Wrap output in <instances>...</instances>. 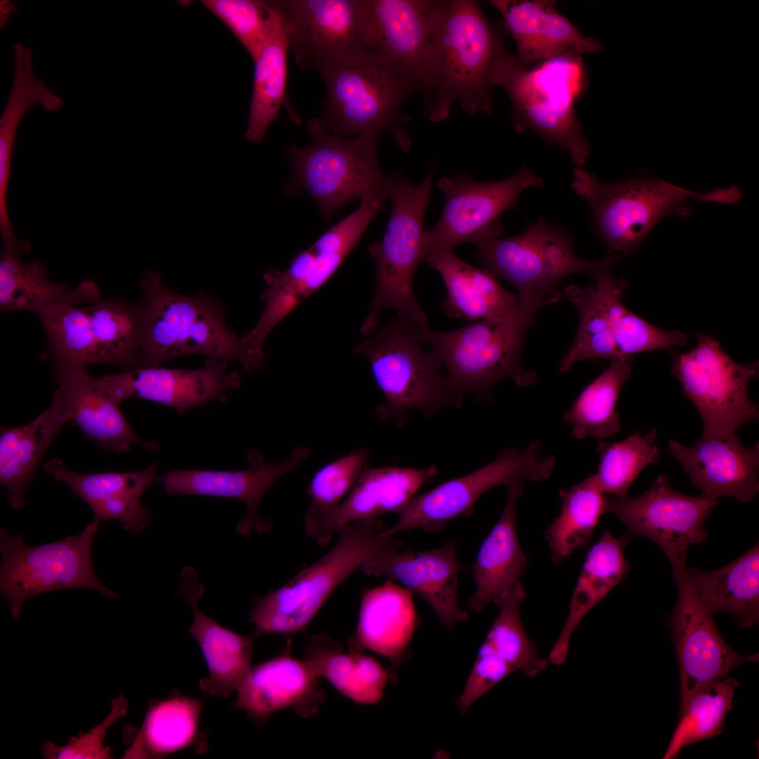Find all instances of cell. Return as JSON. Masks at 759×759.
I'll return each mask as SVG.
<instances>
[{
	"mask_svg": "<svg viewBox=\"0 0 759 759\" xmlns=\"http://www.w3.org/2000/svg\"><path fill=\"white\" fill-rule=\"evenodd\" d=\"M656 436V429H652L646 434H632L621 441L599 442V464L597 472L590 476L595 486L604 494L628 495L642 469L660 459Z\"/></svg>",
	"mask_w": 759,
	"mask_h": 759,
	"instance_id": "obj_46",
	"label": "cell"
},
{
	"mask_svg": "<svg viewBox=\"0 0 759 759\" xmlns=\"http://www.w3.org/2000/svg\"><path fill=\"white\" fill-rule=\"evenodd\" d=\"M36 104L55 111L64 101L35 74L32 52L20 50L14 54L12 86L0 118V234L4 249L11 252L24 245L15 233L6 204L14 143L23 117Z\"/></svg>",
	"mask_w": 759,
	"mask_h": 759,
	"instance_id": "obj_33",
	"label": "cell"
},
{
	"mask_svg": "<svg viewBox=\"0 0 759 759\" xmlns=\"http://www.w3.org/2000/svg\"><path fill=\"white\" fill-rule=\"evenodd\" d=\"M626 541L606 529L588 551L569 602L568 617L549 656L554 664L564 662L571 635L583 617L621 583L630 570V564L623 554Z\"/></svg>",
	"mask_w": 759,
	"mask_h": 759,
	"instance_id": "obj_37",
	"label": "cell"
},
{
	"mask_svg": "<svg viewBox=\"0 0 759 759\" xmlns=\"http://www.w3.org/2000/svg\"><path fill=\"white\" fill-rule=\"evenodd\" d=\"M595 281V286L570 285L562 292V297L577 308L580 318L575 339L557 364L559 372L578 362L617 358L613 327L627 309L622 302L627 283L614 277L613 270Z\"/></svg>",
	"mask_w": 759,
	"mask_h": 759,
	"instance_id": "obj_31",
	"label": "cell"
},
{
	"mask_svg": "<svg viewBox=\"0 0 759 759\" xmlns=\"http://www.w3.org/2000/svg\"><path fill=\"white\" fill-rule=\"evenodd\" d=\"M438 472L436 466L365 467L346 498L305 533L320 546L357 520L395 512Z\"/></svg>",
	"mask_w": 759,
	"mask_h": 759,
	"instance_id": "obj_27",
	"label": "cell"
},
{
	"mask_svg": "<svg viewBox=\"0 0 759 759\" xmlns=\"http://www.w3.org/2000/svg\"><path fill=\"white\" fill-rule=\"evenodd\" d=\"M573 175L570 187L587 203L596 236L619 259L635 252L663 218L690 216L687 200L734 204L742 197L737 186L699 193L644 175L609 183L580 167Z\"/></svg>",
	"mask_w": 759,
	"mask_h": 759,
	"instance_id": "obj_4",
	"label": "cell"
},
{
	"mask_svg": "<svg viewBox=\"0 0 759 759\" xmlns=\"http://www.w3.org/2000/svg\"><path fill=\"white\" fill-rule=\"evenodd\" d=\"M47 339L42 358L53 364L139 366L142 320L138 301L100 298L87 306L65 304L39 317Z\"/></svg>",
	"mask_w": 759,
	"mask_h": 759,
	"instance_id": "obj_11",
	"label": "cell"
},
{
	"mask_svg": "<svg viewBox=\"0 0 759 759\" xmlns=\"http://www.w3.org/2000/svg\"><path fill=\"white\" fill-rule=\"evenodd\" d=\"M417 621L411 592L387 579L363 592L357 626L348 640L349 650L369 649L388 658L392 682L407 654Z\"/></svg>",
	"mask_w": 759,
	"mask_h": 759,
	"instance_id": "obj_30",
	"label": "cell"
},
{
	"mask_svg": "<svg viewBox=\"0 0 759 759\" xmlns=\"http://www.w3.org/2000/svg\"><path fill=\"white\" fill-rule=\"evenodd\" d=\"M718 500L703 493L687 495L674 490L661 474L642 494L608 498L606 513L616 515L630 536H644L657 545L673 567L686 564V552L704 541V521Z\"/></svg>",
	"mask_w": 759,
	"mask_h": 759,
	"instance_id": "obj_18",
	"label": "cell"
},
{
	"mask_svg": "<svg viewBox=\"0 0 759 759\" xmlns=\"http://www.w3.org/2000/svg\"><path fill=\"white\" fill-rule=\"evenodd\" d=\"M670 453L681 464L690 481L707 497L734 498L751 502L759 493V444L748 448L737 435L705 438L687 447L668 442Z\"/></svg>",
	"mask_w": 759,
	"mask_h": 759,
	"instance_id": "obj_24",
	"label": "cell"
},
{
	"mask_svg": "<svg viewBox=\"0 0 759 759\" xmlns=\"http://www.w3.org/2000/svg\"><path fill=\"white\" fill-rule=\"evenodd\" d=\"M309 145L287 150L291 176L284 186L286 196L309 194L328 223L346 204L368 195H388L396 175L384 174L379 166L380 136L363 134L342 138L321 129L313 119L306 123Z\"/></svg>",
	"mask_w": 759,
	"mask_h": 759,
	"instance_id": "obj_9",
	"label": "cell"
},
{
	"mask_svg": "<svg viewBox=\"0 0 759 759\" xmlns=\"http://www.w3.org/2000/svg\"><path fill=\"white\" fill-rule=\"evenodd\" d=\"M181 590L190 606L193 622L190 632L206 661L208 677L200 682L202 689L212 695L227 696L238 691L250 670L253 647L259 636H248L231 630L205 614L198 601L205 592L195 570L186 566L180 575Z\"/></svg>",
	"mask_w": 759,
	"mask_h": 759,
	"instance_id": "obj_29",
	"label": "cell"
},
{
	"mask_svg": "<svg viewBox=\"0 0 759 759\" xmlns=\"http://www.w3.org/2000/svg\"><path fill=\"white\" fill-rule=\"evenodd\" d=\"M632 356L611 361L609 368L591 382L564 414V420L578 439H607L621 428L616 406L621 390L630 379Z\"/></svg>",
	"mask_w": 759,
	"mask_h": 759,
	"instance_id": "obj_42",
	"label": "cell"
},
{
	"mask_svg": "<svg viewBox=\"0 0 759 759\" xmlns=\"http://www.w3.org/2000/svg\"><path fill=\"white\" fill-rule=\"evenodd\" d=\"M580 56L562 55L529 70L509 51L497 65L492 85L505 89L513 106L515 130L537 132L548 145L568 152L580 167L591 153L576 115L575 103L584 87Z\"/></svg>",
	"mask_w": 759,
	"mask_h": 759,
	"instance_id": "obj_7",
	"label": "cell"
},
{
	"mask_svg": "<svg viewBox=\"0 0 759 759\" xmlns=\"http://www.w3.org/2000/svg\"><path fill=\"white\" fill-rule=\"evenodd\" d=\"M419 326L393 318L352 349L368 361L384 396V402L376 408L377 417L392 420L399 427L406 425L409 410H419L432 417L446 408L460 406L463 398L442 374L437 356L422 347Z\"/></svg>",
	"mask_w": 759,
	"mask_h": 759,
	"instance_id": "obj_8",
	"label": "cell"
},
{
	"mask_svg": "<svg viewBox=\"0 0 759 759\" xmlns=\"http://www.w3.org/2000/svg\"><path fill=\"white\" fill-rule=\"evenodd\" d=\"M139 287L142 344L138 368L159 366L187 354L235 361L248 372L264 367V359L249 353L226 325L223 304L206 292L181 294L150 269Z\"/></svg>",
	"mask_w": 759,
	"mask_h": 759,
	"instance_id": "obj_3",
	"label": "cell"
},
{
	"mask_svg": "<svg viewBox=\"0 0 759 759\" xmlns=\"http://www.w3.org/2000/svg\"><path fill=\"white\" fill-rule=\"evenodd\" d=\"M424 261L445 284L447 296L442 307L449 318L498 320L515 310L517 295L505 290L486 269L469 264L453 252L432 254Z\"/></svg>",
	"mask_w": 759,
	"mask_h": 759,
	"instance_id": "obj_34",
	"label": "cell"
},
{
	"mask_svg": "<svg viewBox=\"0 0 759 759\" xmlns=\"http://www.w3.org/2000/svg\"><path fill=\"white\" fill-rule=\"evenodd\" d=\"M687 576L713 614L726 613L741 628L758 623V543L721 569L705 571L687 568Z\"/></svg>",
	"mask_w": 759,
	"mask_h": 759,
	"instance_id": "obj_40",
	"label": "cell"
},
{
	"mask_svg": "<svg viewBox=\"0 0 759 759\" xmlns=\"http://www.w3.org/2000/svg\"><path fill=\"white\" fill-rule=\"evenodd\" d=\"M51 375L57 384L53 397L65 408L70 420L100 448L119 454L138 445L156 453L160 444L143 440L130 426L119 404L98 378L93 377L86 366L53 364Z\"/></svg>",
	"mask_w": 759,
	"mask_h": 759,
	"instance_id": "obj_23",
	"label": "cell"
},
{
	"mask_svg": "<svg viewBox=\"0 0 759 759\" xmlns=\"http://www.w3.org/2000/svg\"><path fill=\"white\" fill-rule=\"evenodd\" d=\"M200 3L229 29L254 60L277 15L273 1L202 0Z\"/></svg>",
	"mask_w": 759,
	"mask_h": 759,
	"instance_id": "obj_50",
	"label": "cell"
},
{
	"mask_svg": "<svg viewBox=\"0 0 759 759\" xmlns=\"http://www.w3.org/2000/svg\"><path fill=\"white\" fill-rule=\"evenodd\" d=\"M275 9L277 15L271 30L253 60L254 82L245 138L254 143L263 140L286 99L289 44L282 18Z\"/></svg>",
	"mask_w": 759,
	"mask_h": 759,
	"instance_id": "obj_41",
	"label": "cell"
},
{
	"mask_svg": "<svg viewBox=\"0 0 759 759\" xmlns=\"http://www.w3.org/2000/svg\"><path fill=\"white\" fill-rule=\"evenodd\" d=\"M613 335L617 358L643 351L667 349L673 345L682 346L687 340L685 333L660 329L628 309L615 323Z\"/></svg>",
	"mask_w": 759,
	"mask_h": 759,
	"instance_id": "obj_52",
	"label": "cell"
},
{
	"mask_svg": "<svg viewBox=\"0 0 759 759\" xmlns=\"http://www.w3.org/2000/svg\"><path fill=\"white\" fill-rule=\"evenodd\" d=\"M126 711L125 699L119 696L112 702L110 713L105 720L89 732L72 739L65 746H58L50 741L43 745L45 758H110V748L104 746V740L109 727Z\"/></svg>",
	"mask_w": 759,
	"mask_h": 759,
	"instance_id": "obj_53",
	"label": "cell"
},
{
	"mask_svg": "<svg viewBox=\"0 0 759 759\" xmlns=\"http://www.w3.org/2000/svg\"><path fill=\"white\" fill-rule=\"evenodd\" d=\"M289 51L303 70L320 76L360 58L379 55L370 0L273 1Z\"/></svg>",
	"mask_w": 759,
	"mask_h": 759,
	"instance_id": "obj_13",
	"label": "cell"
},
{
	"mask_svg": "<svg viewBox=\"0 0 759 759\" xmlns=\"http://www.w3.org/2000/svg\"><path fill=\"white\" fill-rule=\"evenodd\" d=\"M514 669L485 641L478 654L465 687L456 701L461 713L512 673Z\"/></svg>",
	"mask_w": 759,
	"mask_h": 759,
	"instance_id": "obj_54",
	"label": "cell"
},
{
	"mask_svg": "<svg viewBox=\"0 0 759 759\" xmlns=\"http://www.w3.org/2000/svg\"><path fill=\"white\" fill-rule=\"evenodd\" d=\"M696 339L693 349L675 355L670 372L699 413L702 437H734L741 426L759 417L758 406L748 393L758 363H737L713 337L698 333Z\"/></svg>",
	"mask_w": 759,
	"mask_h": 759,
	"instance_id": "obj_15",
	"label": "cell"
},
{
	"mask_svg": "<svg viewBox=\"0 0 759 759\" xmlns=\"http://www.w3.org/2000/svg\"><path fill=\"white\" fill-rule=\"evenodd\" d=\"M310 450L295 446L289 456L279 462H268L257 450L249 449L246 458L250 465L240 471L172 469L160 476L168 495H190L235 498L242 500L246 514L237 524L242 536L251 532L264 533L273 522L259 515V505L269 488L280 478L294 470L309 457Z\"/></svg>",
	"mask_w": 759,
	"mask_h": 759,
	"instance_id": "obj_21",
	"label": "cell"
},
{
	"mask_svg": "<svg viewBox=\"0 0 759 759\" xmlns=\"http://www.w3.org/2000/svg\"><path fill=\"white\" fill-rule=\"evenodd\" d=\"M526 591L519 585L497 602L500 611L485 639L492 649L514 671L521 670L533 677L547 666L546 659L538 655L535 644L526 635L520 616Z\"/></svg>",
	"mask_w": 759,
	"mask_h": 759,
	"instance_id": "obj_47",
	"label": "cell"
},
{
	"mask_svg": "<svg viewBox=\"0 0 759 759\" xmlns=\"http://www.w3.org/2000/svg\"><path fill=\"white\" fill-rule=\"evenodd\" d=\"M368 459V450L358 448L325 465L313 474L307 488L310 505L304 517L305 531L346 498Z\"/></svg>",
	"mask_w": 759,
	"mask_h": 759,
	"instance_id": "obj_48",
	"label": "cell"
},
{
	"mask_svg": "<svg viewBox=\"0 0 759 759\" xmlns=\"http://www.w3.org/2000/svg\"><path fill=\"white\" fill-rule=\"evenodd\" d=\"M462 569L456 543L449 541L441 547L424 551L388 550L370 559L361 570L369 576L396 580L419 595L450 631L468 620V614L458 603Z\"/></svg>",
	"mask_w": 759,
	"mask_h": 759,
	"instance_id": "obj_22",
	"label": "cell"
},
{
	"mask_svg": "<svg viewBox=\"0 0 759 759\" xmlns=\"http://www.w3.org/2000/svg\"><path fill=\"white\" fill-rule=\"evenodd\" d=\"M386 200L387 197L381 195L363 197L356 210L326 231L310 249L316 255L344 261L383 208Z\"/></svg>",
	"mask_w": 759,
	"mask_h": 759,
	"instance_id": "obj_51",
	"label": "cell"
},
{
	"mask_svg": "<svg viewBox=\"0 0 759 759\" xmlns=\"http://www.w3.org/2000/svg\"><path fill=\"white\" fill-rule=\"evenodd\" d=\"M540 453L539 441H533L522 450L502 449L491 462L410 499L394 512L398 519L384 535L397 536L416 528L428 533L441 531L450 520L470 517L479 498L495 486L548 479L555 458H543Z\"/></svg>",
	"mask_w": 759,
	"mask_h": 759,
	"instance_id": "obj_16",
	"label": "cell"
},
{
	"mask_svg": "<svg viewBox=\"0 0 759 759\" xmlns=\"http://www.w3.org/2000/svg\"><path fill=\"white\" fill-rule=\"evenodd\" d=\"M201 703L176 696L151 706L125 758L163 756L188 746L197 733Z\"/></svg>",
	"mask_w": 759,
	"mask_h": 759,
	"instance_id": "obj_43",
	"label": "cell"
},
{
	"mask_svg": "<svg viewBox=\"0 0 759 759\" xmlns=\"http://www.w3.org/2000/svg\"><path fill=\"white\" fill-rule=\"evenodd\" d=\"M687 564L673 567L678 589L670 619L680 667V707L697 691L728 675L737 666L758 661V654L744 656L726 642L687 576Z\"/></svg>",
	"mask_w": 759,
	"mask_h": 759,
	"instance_id": "obj_19",
	"label": "cell"
},
{
	"mask_svg": "<svg viewBox=\"0 0 759 759\" xmlns=\"http://www.w3.org/2000/svg\"><path fill=\"white\" fill-rule=\"evenodd\" d=\"M321 77L325 97L321 116L312 119L321 129L342 138L386 132L401 150H410L403 107L420 89L404 67L373 55L341 63Z\"/></svg>",
	"mask_w": 759,
	"mask_h": 759,
	"instance_id": "obj_5",
	"label": "cell"
},
{
	"mask_svg": "<svg viewBox=\"0 0 759 759\" xmlns=\"http://www.w3.org/2000/svg\"><path fill=\"white\" fill-rule=\"evenodd\" d=\"M513 37L518 63L528 69L538 60L562 55L600 53L604 46L581 33L554 7L552 1L491 0Z\"/></svg>",
	"mask_w": 759,
	"mask_h": 759,
	"instance_id": "obj_26",
	"label": "cell"
},
{
	"mask_svg": "<svg viewBox=\"0 0 759 759\" xmlns=\"http://www.w3.org/2000/svg\"><path fill=\"white\" fill-rule=\"evenodd\" d=\"M157 468L154 462L138 472L84 474L70 469L60 458L44 465L47 474L65 484L90 507L93 521H118L134 536L144 531L151 522L153 513L142 505L141 497L150 485L159 482Z\"/></svg>",
	"mask_w": 759,
	"mask_h": 759,
	"instance_id": "obj_25",
	"label": "cell"
},
{
	"mask_svg": "<svg viewBox=\"0 0 759 759\" xmlns=\"http://www.w3.org/2000/svg\"><path fill=\"white\" fill-rule=\"evenodd\" d=\"M47 269L38 261L22 263L3 251L0 257V310L26 311L38 317L59 305L93 303L101 298L96 283L81 282L70 288L46 278Z\"/></svg>",
	"mask_w": 759,
	"mask_h": 759,
	"instance_id": "obj_38",
	"label": "cell"
},
{
	"mask_svg": "<svg viewBox=\"0 0 759 759\" xmlns=\"http://www.w3.org/2000/svg\"><path fill=\"white\" fill-rule=\"evenodd\" d=\"M739 684L727 675L695 692L680 707V718L662 758H676L685 746L720 735Z\"/></svg>",
	"mask_w": 759,
	"mask_h": 759,
	"instance_id": "obj_45",
	"label": "cell"
},
{
	"mask_svg": "<svg viewBox=\"0 0 759 759\" xmlns=\"http://www.w3.org/2000/svg\"><path fill=\"white\" fill-rule=\"evenodd\" d=\"M303 660L316 676L327 679L342 695L356 703L380 701L389 680L388 670L375 658L361 651L344 652L341 644L325 632L310 637Z\"/></svg>",
	"mask_w": 759,
	"mask_h": 759,
	"instance_id": "obj_39",
	"label": "cell"
},
{
	"mask_svg": "<svg viewBox=\"0 0 759 759\" xmlns=\"http://www.w3.org/2000/svg\"><path fill=\"white\" fill-rule=\"evenodd\" d=\"M474 245L484 268L511 284L517 293L561 294L557 285L565 276L585 273L596 280L621 260L608 254L597 261L578 257L567 231L543 217L515 236H486Z\"/></svg>",
	"mask_w": 759,
	"mask_h": 759,
	"instance_id": "obj_12",
	"label": "cell"
},
{
	"mask_svg": "<svg viewBox=\"0 0 759 759\" xmlns=\"http://www.w3.org/2000/svg\"><path fill=\"white\" fill-rule=\"evenodd\" d=\"M517 297L515 310L500 320H477L442 332L419 326L420 339L432 347L460 396L470 393L477 401L490 398L493 386L505 378L519 387L536 382V373L521 363L525 335L535 323L537 311L562 296L523 292Z\"/></svg>",
	"mask_w": 759,
	"mask_h": 759,
	"instance_id": "obj_2",
	"label": "cell"
},
{
	"mask_svg": "<svg viewBox=\"0 0 759 759\" xmlns=\"http://www.w3.org/2000/svg\"><path fill=\"white\" fill-rule=\"evenodd\" d=\"M502 31L477 1H434L420 91L427 119H446L453 103L469 115L491 112L493 75L508 52Z\"/></svg>",
	"mask_w": 759,
	"mask_h": 759,
	"instance_id": "obj_1",
	"label": "cell"
},
{
	"mask_svg": "<svg viewBox=\"0 0 759 759\" xmlns=\"http://www.w3.org/2000/svg\"><path fill=\"white\" fill-rule=\"evenodd\" d=\"M98 379L120 405L127 398H143L169 406L179 415L212 401H224L242 382L239 372L228 370V361L213 357L195 370L144 367Z\"/></svg>",
	"mask_w": 759,
	"mask_h": 759,
	"instance_id": "obj_20",
	"label": "cell"
},
{
	"mask_svg": "<svg viewBox=\"0 0 759 759\" xmlns=\"http://www.w3.org/2000/svg\"><path fill=\"white\" fill-rule=\"evenodd\" d=\"M434 170L415 186L408 179L396 176L388 198L391 212L384 235L368 252L376 267V284L361 332L369 336L379 325L380 313L394 309L398 318L427 325L428 317L421 309L413 290L417 268L424 261L427 211Z\"/></svg>",
	"mask_w": 759,
	"mask_h": 759,
	"instance_id": "obj_10",
	"label": "cell"
},
{
	"mask_svg": "<svg viewBox=\"0 0 759 759\" xmlns=\"http://www.w3.org/2000/svg\"><path fill=\"white\" fill-rule=\"evenodd\" d=\"M98 524L92 521L77 535L35 546L0 528V594L14 619L28 599L53 590L87 588L117 597L101 583L93 567L92 545Z\"/></svg>",
	"mask_w": 759,
	"mask_h": 759,
	"instance_id": "obj_14",
	"label": "cell"
},
{
	"mask_svg": "<svg viewBox=\"0 0 759 759\" xmlns=\"http://www.w3.org/2000/svg\"><path fill=\"white\" fill-rule=\"evenodd\" d=\"M70 420L63 404L51 405L30 422L0 428V482L15 509L25 507L24 494L36 475L51 443Z\"/></svg>",
	"mask_w": 759,
	"mask_h": 759,
	"instance_id": "obj_36",
	"label": "cell"
},
{
	"mask_svg": "<svg viewBox=\"0 0 759 759\" xmlns=\"http://www.w3.org/2000/svg\"><path fill=\"white\" fill-rule=\"evenodd\" d=\"M266 287L261 296L264 311L255 325L240 337L252 354L264 358V344L271 331L306 297L304 286L287 270L268 268L263 275Z\"/></svg>",
	"mask_w": 759,
	"mask_h": 759,
	"instance_id": "obj_49",
	"label": "cell"
},
{
	"mask_svg": "<svg viewBox=\"0 0 759 759\" xmlns=\"http://www.w3.org/2000/svg\"><path fill=\"white\" fill-rule=\"evenodd\" d=\"M604 495L590 476L559 492L560 513L545 533L555 564L588 543L600 517L606 513L608 498Z\"/></svg>",
	"mask_w": 759,
	"mask_h": 759,
	"instance_id": "obj_44",
	"label": "cell"
},
{
	"mask_svg": "<svg viewBox=\"0 0 759 759\" xmlns=\"http://www.w3.org/2000/svg\"><path fill=\"white\" fill-rule=\"evenodd\" d=\"M432 0H370L379 56L424 83Z\"/></svg>",
	"mask_w": 759,
	"mask_h": 759,
	"instance_id": "obj_35",
	"label": "cell"
},
{
	"mask_svg": "<svg viewBox=\"0 0 759 759\" xmlns=\"http://www.w3.org/2000/svg\"><path fill=\"white\" fill-rule=\"evenodd\" d=\"M387 527L377 517L360 519L344 526L335 545L316 562L284 585L257 597L249 615L254 632L293 634L302 631L331 594L375 555L401 549L397 536L383 534Z\"/></svg>",
	"mask_w": 759,
	"mask_h": 759,
	"instance_id": "obj_6",
	"label": "cell"
},
{
	"mask_svg": "<svg viewBox=\"0 0 759 759\" xmlns=\"http://www.w3.org/2000/svg\"><path fill=\"white\" fill-rule=\"evenodd\" d=\"M543 185V179L526 166L497 181H476L466 173L441 178L438 186L446 201L437 223L425 231L424 261L432 254L453 252L465 242L500 237L501 214L515 205L524 190Z\"/></svg>",
	"mask_w": 759,
	"mask_h": 759,
	"instance_id": "obj_17",
	"label": "cell"
},
{
	"mask_svg": "<svg viewBox=\"0 0 759 759\" xmlns=\"http://www.w3.org/2000/svg\"><path fill=\"white\" fill-rule=\"evenodd\" d=\"M524 484L505 486L507 498L504 510L483 541L472 567L475 590L468 600L470 609L483 610L491 602L497 603L506 593L521 585L528 558L523 552L517 534L516 510Z\"/></svg>",
	"mask_w": 759,
	"mask_h": 759,
	"instance_id": "obj_32",
	"label": "cell"
},
{
	"mask_svg": "<svg viewBox=\"0 0 759 759\" xmlns=\"http://www.w3.org/2000/svg\"><path fill=\"white\" fill-rule=\"evenodd\" d=\"M290 645L289 641L283 654L251 667L237 691L235 706L257 721L288 707L300 717L310 718L325 699L319 677L304 660L290 655Z\"/></svg>",
	"mask_w": 759,
	"mask_h": 759,
	"instance_id": "obj_28",
	"label": "cell"
}]
</instances>
